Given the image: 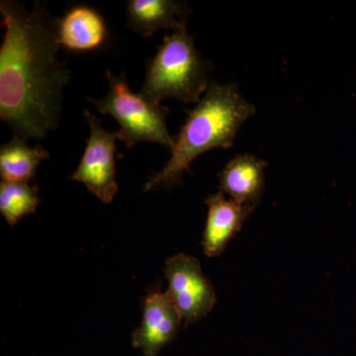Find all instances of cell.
I'll return each mask as SVG.
<instances>
[{"mask_svg": "<svg viewBox=\"0 0 356 356\" xmlns=\"http://www.w3.org/2000/svg\"><path fill=\"white\" fill-rule=\"evenodd\" d=\"M6 28L0 48V118L15 137L43 139L57 128L70 70L58 58V20L41 2L31 11L0 2Z\"/></svg>", "mask_w": 356, "mask_h": 356, "instance_id": "6da1fadb", "label": "cell"}, {"mask_svg": "<svg viewBox=\"0 0 356 356\" xmlns=\"http://www.w3.org/2000/svg\"><path fill=\"white\" fill-rule=\"evenodd\" d=\"M255 112L254 105L240 95L236 84L210 83L175 138L168 163L147 182L145 191L179 184L200 154L233 146L238 130Z\"/></svg>", "mask_w": 356, "mask_h": 356, "instance_id": "7a4b0ae2", "label": "cell"}, {"mask_svg": "<svg viewBox=\"0 0 356 356\" xmlns=\"http://www.w3.org/2000/svg\"><path fill=\"white\" fill-rule=\"evenodd\" d=\"M207 70L193 38L182 28L166 36L149 60L140 95L154 103L165 98L198 103L210 86Z\"/></svg>", "mask_w": 356, "mask_h": 356, "instance_id": "3957f363", "label": "cell"}, {"mask_svg": "<svg viewBox=\"0 0 356 356\" xmlns=\"http://www.w3.org/2000/svg\"><path fill=\"white\" fill-rule=\"evenodd\" d=\"M109 83L108 95L102 99H89L102 114L110 115L118 122L117 135L126 146L133 147L138 143H156L172 149L175 138L166 128L168 109L161 103L149 102L136 95L129 88L125 74L114 76L106 72Z\"/></svg>", "mask_w": 356, "mask_h": 356, "instance_id": "277c9868", "label": "cell"}, {"mask_svg": "<svg viewBox=\"0 0 356 356\" xmlns=\"http://www.w3.org/2000/svg\"><path fill=\"white\" fill-rule=\"evenodd\" d=\"M166 294L179 312L185 325L205 318L216 304L212 283L204 275L195 257L177 254L165 262Z\"/></svg>", "mask_w": 356, "mask_h": 356, "instance_id": "5b68a950", "label": "cell"}, {"mask_svg": "<svg viewBox=\"0 0 356 356\" xmlns=\"http://www.w3.org/2000/svg\"><path fill=\"white\" fill-rule=\"evenodd\" d=\"M84 118L90 128V135L86 140L81 163L72 178L86 185L103 203L110 204L118 192L115 163L118 135L105 130L102 121L88 110H84Z\"/></svg>", "mask_w": 356, "mask_h": 356, "instance_id": "8992f818", "label": "cell"}, {"mask_svg": "<svg viewBox=\"0 0 356 356\" xmlns=\"http://www.w3.org/2000/svg\"><path fill=\"white\" fill-rule=\"evenodd\" d=\"M182 322L166 292H149L143 302L142 322L133 332V348L143 356H159L177 336Z\"/></svg>", "mask_w": 356, "mask_h": 356, "instance_id": "52a82bcc", "label": "cell"}, {"mask_svg": "<svg viewBox=\"0 0 356 356\" xmlns=\"http://www.w3.org/2000/svg\"><path fill=\"white\" fill-rule=\"evenodd\" d=\"M205 203L208 213L202 247L206 257L212 259L224 252L255 207L241 205L232 199H226L222 192L210 195Z\"/></svg>", "mask_w": 356, "mask_h": 356, "instance_id": "ba28073f", "label": "cell"}, {"mask_svg": "<svg viewBox=\"0 0 356 356\" xmlns=\"http://www.w3.org/2000/svg\"><path fill=\"white\" fill-rule=\"evenodd\" d=\"M267 163L252 154H240L219 173V188L241 205L257 208L266 187Z\"/></svg>", "mask_w": 356, "mask_h": 356, "instance_id": "9c48e42d", "label": "cell"}, {"mask_svg": "<svg viewBox=\"0 0 356 356\" xmlns=\"http://www.w3.org/2000/svg\"><path fill=\"white\" fill-rule=\"evenodd\" d=\"M108 37L106 23L92 7L76 6L58 20L60 46L72 51H91L102 48Z\"/></svg>", "mask_w": 356, "mask_h": 356, "instance_id": "30bf717a", "label": "cell"}, {"mask_svg": "<svg viewBox=\"0 0 356 356\" xmlns=\"http://www.w3.org/2000/svg\"><path fill=\"white\" fill-rule=\"evenodd\" d=\"M188 14L186 3L175 0H131L127 6L129 24L143 37L161 29L186 28Z\"/></svg>", "mask_w": 356, "mask_h": 356, "instance_id": "8fae6325", "label": "cell"}, {"mask_svg": "<svg viewBox=\"0 0 356 356\" xmlns=\"http://www.w3.org/2000/svg\"><path fill=\"white\" fill-rule=\"evenodd\" d=\"M50 154L41 146L31 147L27 140L15 137L0 147V177L2 181L29 184L37 168Z\"/></svg>", "mask_w": 356, "mask_h": 356, "instance_id": "7c38bea8", "label": "cell"}, {"mask_svg": "<svg viewBox=\"0 0 356 356\" xmlns=\"http://www.w3.org/2000/svg\"><path fill=\"white\" fill-rule=\"evenodd\" d=\"M40 203L38 189L29 184H0V213L9 226L36 212Z\"/></svg>", "mask_w": 356, "mask_h": 356, "instance_id": "4fadbf2b", "label": "cell"}]
</instances>
